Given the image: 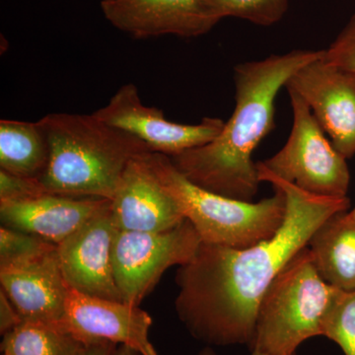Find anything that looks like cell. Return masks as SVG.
Segmentation results:
<instances>
[{
    "label": "cell",
    "mask_w": 355,
    "mask_h": 355,
    "mask_svg": "<svg viewBox=\"0 0 355 355\" xmlns=\"http://www.w3.org/2000/svg\"><path fill=\"white\" fill-rule=\"evenodd\" d=\"M308 105L343 157L355 155V72L331 64L323 53L287 80Z\"/></svg>",
    "instance_id": "cell-9"
},
{
    "label": "cell",
    "mask_w": 355,
    "mask_h": 355,
    "mask_svg": "<svg viewBox=\"0 0 355 355\" xmlns=\"http://www.w3.org/2000/svg\"><path fill=\"white\" fill-rule=\"evenodd\" d=\"M345 212L324 221L311 238L308 248L327 284L338 291H354L355 224L345 219Z\"/></svg>",
    "instance_id": "cell-16"
},
{
    "label": "cell",
    "mask_w": 355,
    "mask_h": 355,
    "mask_svg": "<svg viewBox=\"0 0 355 355\" xmlns=\"http://www.w3.org/2000/svg\"><path fill=\"white\" fill-rule=\"evenodd\" d=\"M336 291L322 279L306 247L261 298L250 349L266 355H296L303 343L321 336L322 322Z\"/></svg>",
    "instance_id": "cell-5"
},
{
    "label": "cell",
    "mask_w": 355,
    "mask_h": 355,
    "mask_svg": "<svg viewBox=\"0 0 355 355\" xmlns=\"http://www.w3.org/2000/svg\"><path fill=\"white\" fill-rule=\"evenodd\" d=\"M110 200L46 193L21 202H0L6 227L58 245L108 205Z\"/></svg>",
    "instance_id": "cell-15"
},
{
    "label": "cell",
    "mask_w": 355,
    "mask_h": 355,
    "mask_svg": "<svg viewBox=\"0 0 355 355\" xmlns=\"http://www.w3.org/2000/svg\"><path fill=\"white\" fill-rule=\"evenodd\" d=\"M93 114L111 127L141 140L151 153L169 157L209 144L225 123L218 118H205L198 125L168 121L163 111L142 103L139 88L133 83L121 86L108 104Z\"/></svg>",
    "instance_id": "cell-8"
},
{
    "label": "cell",
    "mask_w": 355,
    "mask_h": 355,
    "mask_svg": "<svg viewBox=\"0 0 355 355\" xmlns=\"http://www.w3.org/2000/svg\"><path fill=\"white\" fill-rule=\"evenodd\" d=\"M205 3L218 19L236 17L270 26L284 17L289 0H205Z\"/></svg>",
    "instance_id": "cell-20"
},
{
    "label": "cell",
    "mask_w": 355,
    "mask_h": 355,
    "mask_svg": "<svg viewBox=\"0 0 355 355\" xmlns=\"http://www.w3.org/2000/svg\"><path fill=\"white\" fill-rule=\"evenodd\" d=\"M345 217L347 221L352 222V223L355 224V207L354 209L352 210V211L345 212Z\"/></svg>",
    "instance_id": "cell-27"
},
{
    "label": "cell",
    "mask_w": 355,
    "mask_h": 355,
    "mask_svg": "<svg viewBox=\"0 0 355 355\" xmlns=\"http://www.w3.org/2000/svg\"><path fill=\"white\" fill-rule=\"evenodd\" d=\"M2 355H14L12 352H9V350H2Z\"/></svg>",
    "instance_id": "cell-29"
},
{
    "label": "cell",
    "mask_w": 355,
    "mask_h": 355,
    "mask_svg": "<svg viewBox=\"0 0 355 355\" xmlns=\"http://www.w3.org/2000/svg\"><path fill=\"white\" fill-rule=\"evenodd\" d=\"M116 231L110 200L92 218L57 245L58 263L69 288L96 297L121 301L112 261Z\"/></svg>",
    "instance_id": "cell-10"
},
{
    "label": "cell",
    "mask_w": 355,
    "mask_h": 355,
    "mask_svg": "<svg viewBox=\"0 0 355 355\" xmlns=\"http://www.w3.org/2000/svg\"><path fill=\"white\" fill-rule=\"evenodd\" d=\"M57 246L38 236L1 226L0 266L15 265L46 253Z\"/></svg>",
    "instance_id": "cell-21"
},
{
    "label": "cell",
    "mask_w": 355,
    "mask_h": 355,
    "mask_svg": "<svg viewBox=\"0 0 355 355\" xmlns=\"http://www.w3.org/2000/svg\"><path fill=\"white\" fill-rule=\"evenodd\" d=\"M153 318L139 306L87 295L69 288L65 304V326L88 345L121 343L139 355H158L149 340Z\"/></svg>",
    "instance_id": "cell-11"
},
{
    "label": "cell",
    "mask_w": 355,
    "mask_h": 355,
    "mask_svg": "<svg viewBox=\"0 0 355 355\" xmlns=\"http://www.w3.org/2000/svg\"><path fill=\"white\" fill-rule=\"evenodd\" d=\"M200 355H216L214 354V352L210 349L203 350ZM251 355H266L265 354H261L260 352H257V350H251Z\"/></svg>",
    "instance_id": "cell-28"
},
{
    "label": "cell",
    "mask_w": 355,
    "mask_h": 355,
    "mask_svg": "<svg viewBox=\"0 0 355 355\" xmlns=\"http://www.w3.org/2000/svg\"><path fill=\"white\" fill-rule=\"evenodd\" d=\"M50 157L48 140L37 123L0 121V169L40 179Z\"/></svg>",
    "instance_id": "cell-17"
},
{
    "label": "cell",
    "mask_w": 355,
    "mask_h": 355,
    "mask_svg": "<svg viewBox=\"0 0 355 355\" xmlns=\"http://www.w3.org/2000/svg\"><path fill=\"white\" fill-rule=\"evenodd\" d=\"M114 355H139L135 350L130 349V347L121 345V347L116 349Z\"/></svg>",
    "instance_id": "cell-26"
},
{
    "label": "cell",
    "mask_w": 355,
    "mask_h": 355,
    "mask_svg": "<svg viewBox=\"0 0 355 355\" xmlns=\"http://www.w3.org/2000/svg\"><path fill=\"white\" fill-rule=\"evenodd\" d=\"M148 153L130 161L111 200L112 216L118 230L162 232L186 219L154 173Z\"/></svg>",
    "instance_id": "cell-13"
},
{
    "label": "cell",
    "mask_w": 355,
    "mask_h": 355,
    "mask_svg": "<svg viewBox=\"0 0 355 355\" xmlns=\"http://www.w3.org/2000/svg\"><path fill=\"white\" fill-rule=\"evenodd\" d=\"M1 291L23 322L65 324L69 287L58 258V247L30 260L0 266Z\"/></svg>",
    "instance_id": "cell-14"
},
{
    "label": "cell",
    "mask_w": 355,
    "mask_h": 355,
    "mask_svg": "<svg viewBox=\"0 0 355 355\" xmlns=\"http://www.w3.org/2000/svg\"><path fill=\"white\" fill-rule=\"evenodd\" d=\"M86 345L65 324L22 322L3 336L1 350L14 355H81Z\"/></svg>",
    "instance_id": "cell-18"
},
{
    "label": "cell",
    "mask_w": 355,
    "mask_h": 355,
    "mask_svg": "<svg viewBox=\"0 0 355 355\" xmlns=\"http://www.w3.org/2000/svg\"><path fill=\"white\" fill-rule=\"evenodd\" d=\"M19 313L3 291H0V333L6 335L22 323Z\"/></svg>",
    "instance_id": "cell-24"
},
{
    "label": "cell",
    "mask_w": 355,
    "mask_h": 355,
    "mask_svg": "<svg viewBox=\"0 0 355 355\" xmlns=\"http://www.w3.org/2000/svg\"><path fill=\"white\" fill-rule=\"evenodd\" d=\"M148 160L159 181L205 244L253 246L272 237L284 223L286 198L279 189H275L272 197L259 202L235 200L193 183L165 154L149 153Z\"/></svg>",
    "instance_id": "cell-4"
},
{
    "label": "cell",
    "mask_w": 355,
    "mask_h": 355,
    "mask_svg": "<svg viewBox=\"0 0 355 355\" xmlns=\"http://www.w3.org/2000/svg\"><path fill=\"white\" fill-rule=\"evenodd\" d=\"M293 125L286 146L261 165L275 176L308 193L345 198L350 175L347 159L327 139L304 100L288 91Z\"/></svg>",
    "instance_id": "cell-6"
},
{
    "label": "cell",
    "mask_w": 355,
    "mask_h": 355,
    "mask_svg": "<svg viewBox=\"0 0 355 355\" xmlns=\"http://www.w3.org/2000/svg\"><path fill=\"white\" fill-rule=\"evenodd\" d=\"M101 9L114 27L137 39L196 38L220 21L205 0H102Z\"/></svg>",
    "instance_id": "cell-12"
},
{
    "label": "cell",
    "mask_w": 355,
    "mask_h": 355,
    "mask_svg": "<svg viewBox=\"0 0 355 355\" xmlns=\"http://www.w3.org/2000/svg\"><path fill=\"white\" fill-rule=\"evenodd\" d=\"M259 179L286 198L284 223L272 237L253 246L202 243L177 272L178 316L191 336L211 345L253 342L257 312L275 277L306 247L329 218L347 211L349 198L308 193L257 164Z\"/></svg>",
    "instance_id": "cell-1"
},
{
    "label": "cell",
    "mask_w": 355,
    "mask_h": 355,
    "mask_svg": "<svg viewBox=\"0 0 355 355\" xmlns=\"http://www.w3.org/2000/svg\"><path fill=\"white\" fill-rule=\"evenodd\" d=\"M200 244V236L187 219L162 232L116 229L112 261L121 301L139 306L163 273L173 266L188 263Z\"/></svg>",
    "instance_id": "cell-7"
},
{
    "label": "cell",
    "mask_w": 355,
    "mask_h": 355,
    "mask_svg": "<svg viewBox=\"0 0 355 355\" xmlns=\"http://www.w3.org/2000/svg\"><path fill=\"white\" fill-rule=\"evenodd\" d=\"M321 336L336 343L345 355H355V291L336 289L322 322Z\"/></svg>",
    "instance_id": "cell-19"
},
{
    "label": "cell",
    "mask_w": 355,
    "mask_h": 355,
    "mask_svg": "<svg viewBox=\"0 0 355 355\" xmlns=\"http://www.w3.org/2000/svg\"><path fill=\"white\" fill-rule=\"evenodd\" d=\"M38 123L50 149L40 181L51 193L112 200L130 161L151 153L141 140L93 114H50Z\"/></svg>",
    "instance_id": "cell-3"
},
{
    "label": "cell",
    "mask_w": 355,
    "mask_h": 355,
    "mask_svg": "<svg viewBox=\"0 0 355 355\" xmlns=\"http://www.w3.org/2000/svg\"><path fill=\"white\" fill-rule=\"evenodd\" d=\"M322 53L294 50L236 65L232 116L209 144L170 157L177 169L203 189L252 202L261 183L253 153L275 127L277 94L298 69Z\"/></svg>",
    "instance_id": "cell-2"
},
{
    "label": "cell",
    "mask_w": 355,
    "mask_h": 355,
    "mask_svg": "<svg viewBox=\"0 0 355 355\" xmlns=\"http://www.w3.org/2000/svg\"><path fill=\"white\" fill-rule=\"evenodd\" d=\"M116 345V343L106 340L88 343L81 355H114Z\"/></svg>",
    "instance_id": "cell-25"
},
{
    "label": "cell",
    "mask_w": 355,
    "mask_h": 355,
    "mask_svg": "<svg viewBox=\"0 0 355 355\" xmlns=\"http://www.w3.org/2000/svg\"><path fill=\"white\" fill-rule=\"evenodd\" d=\"M49 193L40 179L16 176L0 170V202H21Z\"/></svg>",
    "instance_id": "cell-22"
},
{
    "label": "cell",
    "mask_w": 355,
    "mask_h": 355,
    "mask_svg": "<svg viewBox=\"0 0 355 355\" xmlns=\"http://www.w3.org/2000/svg\"><path fill=\"white\" fill-rule=\"evenodd\" d=\"M324 58L331 64L355 72V13L327 50Z\"/></svg>",
    "instance_id": "cell-23"
}]
</instances>
